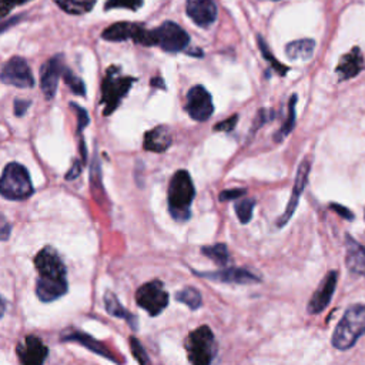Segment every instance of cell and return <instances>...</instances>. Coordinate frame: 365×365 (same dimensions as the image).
Here are the masks:
<instances>
[{"label": "cell", "mask_w": 365, "mask_h": 365, "mask_svg": "<svg viewBox=\"0 0 365 365\" xmlns=\"http://www.w3.org/2000/svg\"><path fill=\"white\" fill-rule=\"evenodd\" d=\"M35 266L39 271L36 294L43 303H51L67 293L66 267L55 248L44 247L36 255Z\"/></svg>", "instance_id": "1"}, {"label": "cell", "mask_w": 365, "mask_h": 365, "mask_svg": "<svg viewBox=\"0 0 365 365\" xmlns=\"http://www.w3.org/2000/svg\"><path fill=\"white\" fill-rule=\"evenodd\" d=\"M196 196L193 180L186 170L177 171L169 187V210L174 220L186 221L190 219V207Z\"/></svg>", "instance_id": "2"}, {"label": "cell", "mask_w": 365, "mask_h": 365, "mask_svg": "<svg viewBox=\"0 0 365 365\" xmlns=\"http://www.w3.org/2000/svg\"><path fill=\"white\" fill-rule=\"evenodd\" d=\"M365 334V305L350 307L332 334V346L337 350H348Z\"/></svg>", "instance_id": "3"}, {"label": "cell", "mask_w": 365, "mask_h": 365, "mask_svg": "<svg viewBox=\"0 0 365 365\" xmlns=\"http://www.w3.org/2000/svg\"><path fill=\"white\" fill-rule=\"evenodd\" d=\"M0 194L13 201H22L33 194L29 171L19 163H9L0 177Z\"/></svg>", "instance_id": "4"}, {"label": "cell", "mask_w": 365, "mask_h": 365, "mask_svg": "<svg viewBox=\"0 0 365 365\" xmlns=\"http://www.w3.org/2000/svg\"><path fill=\"white\" fill-rule=\"evenodd\" d=\"M136 82L133 77L121 76L120 69L112 66L101 85V103L104 104V116H110L119 106L120 101L126 97L130 87Z\"/></svg>", "instance_id": "5"}, {"label": "cell", "mask_w": 365, "mask_h": 365, "mask_svg": "<svg viewBox=\"0 0 365 365\" xmlns=\"http://www.w3.org/2000/svg\"><path fill=\"white\" fill-rule=\"evenodd\" d=\"M217 343L213 331L207 325L198 327L186 340L189 361L194 365H208L217 355Z\"/></svg>", "instance_id": "6"}, {"label": "cell", "mask_w": 365, "mask_h": 365, "mask_svg": "<svg viewBox=\"0 0 365 365\" xmlns=\"http://www.w3.org/2000/svg\"><path fill=\"white\" fill-rule=\"evenodd\" d=\"M190 43L189 33L173 22H164L158 29L151 31V46H159L169 53L185 50Z\"/></svg>", "instance_id": "7"}, {"label": "cell", "mask_w": 365, "mask_h": 365, "mask_svg": "<svg viewBox=\"0 0 365 365\" xmlns=\"http://www.w3.org/2000/svg\"><path fill=\"white\" fill-rule=\"evenodd\" d=\"M136 301L139 307L146 309L151 317L162 314L169 304V294L164 290L163 282L159 280L150 281L137 290Z\"/></svg>", "instance_id": "8"}, {"label": "cell", "mask_w": 365, "mask_h": 365, "mask_svg": "<svg viewBox=\"0 0 365 365\" xmlns=\"http://www.w3.org/2000/svg\"><path fill=\"white\" fill-rule=\"evenodd\" d=\"M101 37L108 42H126L133 40L137 44L151 46V31H147L139 23L120 22L104 29Z\"/></svg>", "instance_id": "9"}, {"label": "cell", "mask_w": 365, "mask_h": 365, "mask_svg": "<svg viewBox=\"0 0 365 365\" xmlns=\"http://www.w3.org/2000/svg\"><path fill=\"white\" fill-rule=\"evenodd\" d=\"M0 80L5 85H10L20 89H29L35 86L32 70L23 58H12L0 71Z\"/></svg>", "instance_id": "10"}, {"label": "cell", "mask_w": 365, "mask_h": 365, "mask_svg": "<svg viewBox=\"0 0 365 365\" xmlns=\"http://www.w3.org/2000/svg\"><path fill=\"white\" fill-rule=\"evenodd\" d=\"M186 110L190 117L196 121H205L212 117L214 112V104L212 94L203 86H194L187 93Z\"/></svg>", "instance_id": "11"}, {"label": "cell", "mask_w": 365, "mask_h": 365, "mask_svg": "<svg viewBox=\"0 0 365 365\" xmlns=\"http://www.w3.org/2000/svg\"><path fill=\"white\" fill-rule=\"evenodd\" d=\"M65 65H63V56L58 55L55 58H51L47 60L42 69H40V87L42 92L44 93L46 99H53L58 90V85L60 77L63 76L65 71Z\"/></svg>", "instance_id": "12"}, {"label": "cell", "mask_w": 365, "mask_h": 365, "mask_svg": "<svg viewBox=\"0 0 365 365\" xmlns=\"http://www.w3.org/2000/svg\"><path fill=\"white\" fill-rule=\"evenodd\" d=\"M187 16L200 28H210L217 19L214 0H186Z\"/></svg>", "instance_id": "13"}, {"label": "cell", "mask_w": 365, "mask_h": 365, "mask_svg": "<svg viewBox=\"0 0 365 365\" xmlns=\"http://www.w3.org/2000/svg\"><path fill=\"white\" fill-rule=\"evenodd\" d=\"M17 357L24 365H40L46 361L49 355L47 347L35 335L24 338V343L16 348Z\"/></svg>", "instance_id": "14"}, {"label": "cell", "mask_w": 365, "mask_h": 365, "mask_svg": "<svg viewBox=\"0 0 365 365\" xmlns=\"http://www.w3.org/2000/svg\"><path fill=\"white\" fill-rule=\"evenodd\" d=\"M337 280H338L337 271H330L327 277L323 280L321 285L319 287V290L314 293L311 301L308 303L307 309L311 312V314H319V312L324 311L328 307L334 296V291H335Z\"/></svg>", "instance_id": "15"}, {"label": "cell", "mask_w": 365, "mask_h": 365, "mask_svg": "<svg viewBox=\"0 0 365 365\" xmlns=\"http://www.w3.org/2000/svg\"><path fill=\"white\" fill-rule=\"evenodd\" d=\"M309 169H311V163H309L308 159H305L298 167L297 177H296V185H294V189H293L291 198L289 201V207H287V210L281 216V219L278 221V227H282L285 223H289V220L293 217L296 208L298 205V201H300V196H301V193L304 192V189L307 186V181H308V177H309Z\"/></svg>", "instance_id": "16"}, {"label": "cell", "mask_w": 365, "mask_h": 365, "mask_svg": "<svg viewBox=\"0 0 365 365\" xmlns=\"http://www.w3.org/2000/svg\"><path fill=\"white\" fill-rule=\"evenodd\" d=\"M197 275L220 282H230V284H251L260 281V277L243 269H227L214 273H197Z\"/></svg>", "instance_id": "17"}, {"label": "cell", "mask_w": 365, "mask_h": 365, "mask_svg": "<svg viewBox=\"0 0 365 365\" xmlns=\"http://www.w3.org/2000/svg\"><path fill=\"white\" fill-rule=\"evenodd\" d=\"M362 69H364L362 53L358 47H354L350 53L341 58L340 63L337 66V74L340 77V80H348L358 76Z\"/></svg>", "instance_id": "18"}, {"label": "cell", "mask_w": 365, "mask_h": 365, "mask_svg": "<svg viewBox=\"0 0 365 365\" xmlns=\"http://www.w3.org/2000/svg\"><path fill=\"white\" fill-rule=\"evenodd\" d=\"M173 143L171 133L169 127L166 126H159L150 132L146 133L144 137V148L147 151H154V153H163L166 151Z\"/></svg>", "instance_id": "19"}, {"label": "cell", "mask_w": 365, "mask_h": 365, "mask_svg": "<svg viewBox=\"0 0 365 365\" xmlns=\"http://www.w3.org/2000/svg\"><path fill=\"white\" fill-rule=\"evenodd\" d=\"M347 267L351 273L365 275V247L347 236Z\"/></svg>", "instance_id": "20"}, {"label": "cell", "mask_w": 365, "mask_h": 365, "mask_svg": "<svg viewBox=\"0 0 365 365\" xmlns=\"http://www.w3.org/2000/svg\"><path fill=\"white\" fill-rule=\"evenodd\" d=\"M63 340H65V341L79 343V344H82L83 347H86L87 350H90V351L101 355V357H106V358H109V359H112V361L116 362V358L110 354V351H109L106 347H104L101 343H99L97 340H94V338H92V337L87 335V334H83V332H79V331H74V332H71V334H69V335H65Z\"/></svg>", "instance_id": "21"}, {"label": "cell", "mask_w": 365, "mask_h": 365, "mask_svg": "<svg viewBox=\"0 0 365 365\" xmlns=\"http://www.w3.org/2000/svg\"><path fill=\"white\" fill-rule=\"evenodd\" d=\"M316 42L312 39H301L287 44L285 53L291 60H309L314 55Z\"/></svg>", "instance_id": "22"}, {"label": "cell", "mask_w": 365, "mask_h": 365, "mask_svg": "<svg viewBox=\"0 0 365 365\" xmlns=\"http://www.w3.org/2000/svg\"><path fill=\"white\" fill-rule=\"evenodd\" d=\"M104 305H106V311L110 316L117 317V319H124L133 330L137 328V319L133 314H130V312L119 303V300L116 298L113 293L108 291L106 294H104Z\"/></svg>", "instance_id": "23"}, {"label": "cell", "mask_w": 365, "mask_h": 365, "mask_svg": "<svg viewBox=\"0 0 365 365\" xmlns=\"http://www.w3.org/2000/svg\"><path fill=\"white\" fill-rule=\"evenodd\" d=\"M55 2L63 12L76 16L89 13L96 5V0H55Z\"/></svg>", "instance_id": "24"}, {"label": "cell", "mask_w": 365, "mask_h": 365, "mask_svg": "<svg viewBox=\"0 0 365 365\" xmlns=\"http://www.w3.org/2000/svg\"><path fill=\"white\" fill-rule=\"evenodd\" d=\"M176 300L186 304L189 308L192 309H197L201 307L203 304V298H201V294L193 289V287H186V289L180 290L177 294H176Z\"/></svg>", "instance_id": "25"}, {"label": "cell", "mask_w": 365, "mask_h": 365, "mask_svg": "<svg viewBox=\"0 0 365 365\" xmlns=\"http://www.w3.org/2000/svg\"><path fill=\"white\" fill-rule=\"evenodd\" d=\"M203 254L207 255L210 260L219 266H226L230 260L228 255V250L226 244H216V246H210V247H203Z\"/></svg>", "instance_id": "26"}, {"label": "cell", "mask_w": 365, "mask_h": 365, "mask_svg": "<svg viewBox=\"0 0 365 365\" xmlns=\"http://www.w3.org/2000/svg\"><path fill=\"white\" fill-rule=\"evenodd\" d=\"M63 80L70 87V90L77 96H86V86L80 77H77L70 69H65L63 71Z\"/></svg>", "instance_id": "27"}, {"label": "cell", "mask_w": 365, "mask_h": 365, "mask_svg": "<svg viewBox=\"0 0 365 365\" xmlns=\"http://www.w3.org/2000/svg\"><path fill=\"white\" fill-rule=\"evenodd\" d=\"M257 40H258V47H260V50H262V53H263L264 59H266L267 62H270V65L274 67V70H275L278 74L284 76L287 71H289V67L282 66V65H281V63H280V62L271 55V51H270V49H269L266 40H264L262 36H258Z\"/></svg>", "instance_id": "28"}, {"label": "cell", "mask_w": 365, "mask_h": 365, "mask_svg": "<svg viewBox=\"0 0 365 365\" xmlns=\"http://www.w3.org/2000/svg\"><path fill=\"white\" fill-rule=\"evenodd\" d=\"M296 101H297V96L293 94L290 99V103H289V119H287L282 128L280 130V133L277 135L278 140L285 137L294 128V124H296Z\"/></svg>", "instance_id": "29"}, {"label": "cell", "mask_w": 365, "mask_h": 365, "mask_svg": "<svg viewBox=\"0 0 365 365\" xmlns=\"http://www.w3.org/2000/svg\"><path fill=\"white\" fill-rule=\"evenodd\" d=\"M144 3V0H108L104 5V10L112 9H128V10H139Z\"/></svg>", "instance_id": "30"}, {"label": "cell", "mask_w": 365, "mask_h": 365, "mask_svg": "<svg viewBox=\"0 0 365 365\" xmlns=\"http://www.w3.org/2000/svg\"><path fill=\"white\" fill-rule=\"evenodd\" d=\"M254 204H255V201L253 198H246V200H241L236 204L237 217L243 224H247L251 220Z\"/></svg>", "instance_id": "31"}, {"label": "cell", "mask_w": 365, "mask_h": 365, "mask_svg": "<svg viewBox=\"0 0 365 365\" xmlns=\"http://www.w3.org/2000/svg\"><path fill=\"white\" fill-rule=\"evenodd\" d=\"M70 108L77 113V126H79V135H80L82 130L85 127H87V124L90 121L89 114H87V112L83 108H80L79 104H76V103H70Z\"/></svg>", "instance_id": "32"}, {"label": "cell", "mask_w": 365, "mask_h": 365, "mask_svg": "<svg viewBox=\"0 0 365 365\" xmlns=\"http://www.w3.org/2000/svg\"><path fill=\"white\" fill-rule=\"evenodd\" d=\"M130 347H132V353L135 354L136 359H137L140 364H148V362H150V359H148L147 354H146L144 348L140 346L137 338H135V337L130 338Z\"/></svg>", "instance_id": "33"}, {"label": "cell", "mask_w": 365, "mask_h": 365, "mask_svg": "<svg viewBox=\"0 0 365 365\" xmlns=\"http://www.w3.org/2000/svg\"><path fill=\"white\" fill-rule=\"evenodd\" d=\"M10 232H12V226L8 221V219L0 214V241H6L10 237Z\"/></svg>", "instance_id": "34"}, {"label": "cell", "mask_w": 365, "mask_h": 365, "mask_svg": "<svg viewBox=\"0 0 365 365\" xmlns=\"http://www.w3.org/2000/svg\"><path fill=\"white\" fill-rule=\"evenodd\" d=\"M237 121H239V116L234 114L232 117L227 119L226 121L219 123V124L216 126V130H219V132H231V130H232L234 127H236Z\"/></svg>", "instance_id": "35"}, {"label": "cell", "mask_w": 365, "mask_h": 365, "mask_svg": "<svg viewBox=\"0 0 365 365\" xmlns=\"http://www.w3.org/2000/svg\"><path fill=\"white\" fill-rule=\"evenodd\" d=\"M29 108H31V101H28V100H16L15 101V114L22 117Z\"/></svg>", "instance_id": "36"}, {"label": "cell", "mask_w": 365, "mask_h": 365, "mask_svg": "<svg viewBox=\"0 0 365 365\" xmlns=\"http://www.w3.org/2000/svg\"><path fill=\"white\" fill-rule=\"evenodd\" d=\"M330 207L332 208L334 212H337L338 214L343 216L346 220H353V219H354V214L348 210V208H346V207H343V205H340V204H331Z\"/></svg>", "instance_id": "37"}, {"label": "cell", "mask_w": 365, "mask_h": 365, "mask_svg": "<svg viewBox=\"0 0 365 365\" xmlns=\"http://www.w3.org/2000/svg\"><path fill=\"white\" fill-rule=\"evenodd\" d=\"M244 193H246V190H240V189H236V190H227V192H223V193H221L220 200H221V201H226V200L239 198V197H241Z\"/></svg>", "instance_id": "38"}, {"label": "cell", "mask_w": 365, "mask_h": 365, "mask_svg": "<svg viewBox=\"0 0 365 365\" xmlns=\"http://www.w3.org/2000/svg\"><path fill=\"white\" fill-rule=\"evenodd\" d=\"M12 10L13 8L8 3V0H0V20L5 19Z\"/></svg>", "instance_id": "39"}, {"label": "cell", "mask_w": 365, "mask_h": 365, "mask_svg": "<svg viewBox=\"0 0 365 365\" xmlns=\"http://www.w3.org/2000/svg\"><path fill=\"white\" fill-rule=\"evenodd\" d=\"M80 171H82V164H80L79 162H74V164H73V167L70 169V171L67 173L66 178H67V180H73V178H76L77 176L80 174Z\"/></svg>", "instance_id": "40"}, {"label": "cell", "mask_w": 365, "mask_h": 365, "mask_svg": "<svg viewBox=\"0 0 365 365\" xmlns=\"http://www.w3.org/2000/svg\"><path fill=\"white\" fill-rule=\"evenodd\" d=\"M28 2H32V0H8V3H9L12 8L24 5V3H28Z\"/></svg>", "instance_id": "41"}, {"label": "cell", "mask_w": 365, "mask_h": 365, "mask_svg": "<svg viewBox=\"0 0 365 365\" xmlns=\"http://www.w3.org/2000/svg\"><path fill=\"white\" fill-rule=\"evenodd\" d=\"M5 312H6V303L2 297H0V319L5 316Z\"/></svg>", "instance_id": "42"}, {"label": "cell", "mask_w": 365, "mask_h": 365, "mask_svg": "<svg viewBox=\"0 0 365 365\" xmlns=\"http://www.w3.org/2000/svg\"><path fill=\"white\" fill-rule=\"evenodd\" d=\"M160 80H162V79H153V80H151V86H160V87L164 89V85H162Z\"/></svg>", "instance_id": "43"}]
</instances>
